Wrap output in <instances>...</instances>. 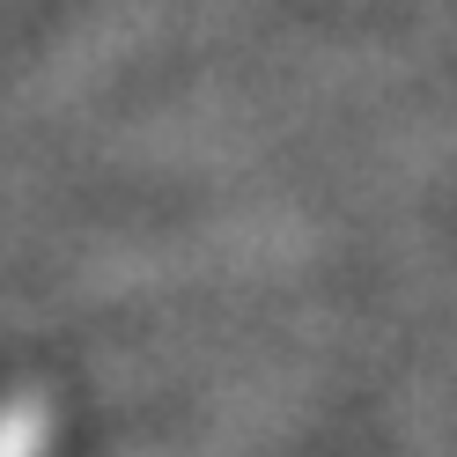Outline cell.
<instances>
[{"mask_svg":"<svg viewBox=\"0 0 457 457\" xmlns=\"http://www.w3.org/2000/svg\"><path fill=\"white\" fill-rule=\"evenodd\" d=\"M45 436L52 420L22 398V406H0V457H45Z\"/></svg>","mask_w":457,"mask_h":457,"instance_id":"1","label":"cell"}]
</instances>
